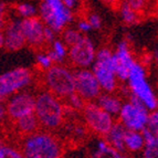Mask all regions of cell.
<instances>
[{
    "instance_id": "cell-1",
    "label": "cell",
    "mask_w": 158,
    "mask_h": 158,
    "mask_svg": "<svg viewBox=\"0 0 158 158\" xmlns=\"http://www.w3.org/2000/svg\"><path fill=\"white\" fill-rule=\"evenodd\" d=\"M21 153L28 158H58L62 155V147L49 133L33 132L24 139Z\"/></svg>"
},
{
    "instance_id": "cell-2",
    "label": "cell",
    "mask_w": 158,
    "mask_h": 158,
    "mask_svg": "<svg viewBox=\"0 0 158 158\" xmlns=\"http://www.w3.org/2000/svg\"><path fill=\"white\" fill-rule=\"evenodd\" d=\"M34 114L40 125L49 129H54L62 124L64 110L58 96L52 92H42L35 98Z\"/></svg>"
},
{
    "instance_id": "cell-3",
    "label": "cell",
    "mask_w": 158,
    "mask_h": 158,
    "mask_svg": "<svg viewBox=\"0 0 158 158\" xmlns=\"http://www.w3.org/2000/svg\"><path fill=\"white\" fill-rule=\"evenodd\" d=\"M40 16L43 23L56 32H60L73 18L71 9L61 0H43L40 5Z\"/></svg>"
},
{
    "instance_id": "cell-4",
    "label": "cell",
    "mask_w": 158,
    "mask_h": 158,
    "mask_svg": "<svg viewBox=\"0 0 158 158\" xmlns=\"http://www.w3.org/2000/svg\"><path fill=\"white\" fill-rule=\"evenodd\" d=\"M92 72L100 83L102 90L107 93L116 89V75L113 68V53L108 49H101L95 54Z\"/></svg>"
},
{
    "instance_id": "cell-5",
    "label": "cell",
    "mask_w": 158,
    "mask_h": 158,
    "mask_svg": "<svg viewBox=\"0 0 158 158\" xmlns=\"http://www.w3.org/2000/svg\"><path fill=\"white\" fill-rule=\"evenodd\" d=\"M45 84L50 92L59 98H68L75 92L73 73L60 65H52L47 69Z\"/></svg>"
},
{
    "instance_id": "cell-6",
    "label": "cell",
    "mask_w": 158,
    "mask_h": 158,
    "mask_svg": "<svg viewBox=\"0 0 158 158\" xmlns=\"http://www.w3.org/2000/svg\"><path fill=\"white\" fill-rule=\"evenodd\" d=\"M128 84L131 92L136 94L148 108V111H155L157 108V98L154 94L152 87L146 81L145 70L140 64L134 62L129 69Z\"/></svg>"
},
{
    "instance_id": "cell-7",
    "label": "cell",
    "mask_w": 158,
    "mask_h": 158,
    "mask_svg": "<svg viewBox=\"0 0 158 158\" xmlns=\"http://www.w3.org/2000/svg\"><path fill=\"white\" fill-rule=\"evenodd\" d=\"M32 82V73L27 68H17L0 75V98H7L23 90Z\"/></svg>"
},
{
    "instance_id": "cell-8",
    "label": "cell",
    "mask_w": 158,
    "mask_h": 158,
    "mask_svg": "<svg viewBox=\"0 0 158 158\" xmlns=\"http://www.w3.org/2000/svg\"><path fill=\"white\" fill-rule=\"evenodd\" d=\"M82 111L87 127L93 132L100 135H106L110 132L114 124L113 117L98 103H85Z\"/></svg>"
},
{
    "instance_id": "cell-9",
    "label": "cell",
    "mask_w": 158,
    "mask_h": 158,
    "mask_svg": "<svg viewBox=\"0 0 158 158\" xmlns=\"http://www.w3.org/2000/svg\"><path fill=\"white\" fill-rule=\"evenodd\" d=\"M75 92L81 95L84 100H93L101 94L102 87L95 77L92 70L81 68L73 73Z\"/></svg>"
},
{
    "instance_id": "cell-10",
    "label": "cell",
    "mask_w": 158,
    "mask_h": 158,
    "mask_svg": "<svg viewBox=\"0 0 158 158\" xmlns=\"http://www.w3.org/2000/svg\"><path fill=\"white\" fill-rule=\"evenodd\" d=\"M35 96L27 92H17L9 96L6 102L7 115L11 119L16 121L19 117L34 113Z\"/></svg>"
},
{
    "instance_id": "cell-11",
    "label": "cell",
    "mask_w": 158,
    "mask_h": 158,
    "mask_svg": "<svg viewBox=\"0 0 158 158\" xmlns=\"http://www.w3.org/2000/svg\"><path fill=\"white\" fill-rule=\"evenodd\" d=\"M118 114L121 123L127 129L139 131V132L146 126L149 115L147 108H138L133 105L132 103L123 104Z\"/></svg>"
},
{
    "instance_id": "cell-12",
    "label": "cell",
    "mask_w": 158,
    "mask_h": 158,
    "mask_svg": "<svg viewBox=\"0 0 158 158\" xmlns=\"http://www.w3.org/2000/svg\"><path fill=\"white\" fill-rule=\"evenodd\" d=\"M95 48L93 42L89 38L82 37L79 42L72 45L69 56L75 65L80 68H89L95 60Z\"/></svg>"
},
{
    "instance_id": "cell-13",
    "label": "cell",
    "mask_w": 158,
    "mask_h": 158,
    "mask_svg": "<svg viewBox=\"0 0 158 158\" xmlns=\"http://www.w3.org/2000/svg\"><path fill=\"white\" fill-rule=\"evenodd\" d=\"M44 23L41 19L35 17L23 18L21 20V29L26 43L32 47H39L44 43Z\"/></svg>"
},
{
    "instance_id": "cell-14",
    "label": "cell",
    "mask_w": 158,
    "mask_h": 158,
    "mask_svg": "<svg viewBox=\"0 0 158 158\" xmlns=\"http://www.w3.org/2000/svg\"><path fill=\"white\" fill-rule=\"evenodd\" d=\"M5 45L8 50L17 51L21 49L26 43L23 32L21 29V20H12L6 26L5 30Z\"/></svg>"
},
{
    "instance_id": "cell-15",
    "label": "cell",
    "mask_w": 158,
    "mask_h": 158,
    "mask_svg": "<svg viewBox=\"0 0 158 158\" xmlns=\"http://www.w3.org/2000/svg\"><path fill=\"white\" fill-rule=\"evenodd\" d=\"M127 128L122 124L121 122L119 123H116L113 124L112 128L110 129V132L106 134V140H107L114 148L118 150L119 153L123 154L126 152V146H125V134H126Z\"/></svg>"
},
{
    "instance_id": "cell-16",
    "label": "cell",
    "mask_w": 158,
    "mask_h": 158,
    "mask_svg": "<svg viewBox=\"0 0 158 158\" xmlns=\"http://www.w3.org/2000/svg\"><path fill=\"white\" fill-rule=\"evenodd\" d=\"M98 104L101 107L106 111L107 113H110L112 116L113 115H117L119 113L122 108V102L118 100L117 98L113 96V95L110 94H100L98 96Z\"/></svg>"
},
{
    "instance_id": "cell-17",
    "label": "cell",
    "mask_w": 158,
    "mask_h": 158,
    "mask_svg": "<svg viewBox=\"0 0 158 158\" xmlns=\"http://www.w3.org/2000/svg\"><path fill=\"white\" fill-rule=\"evenodd\" d=\"M16 125H17V128L21 133L29 135L37 131L40 123L38 121V117L35 116V114L31 113V114H28V115L21 116L18 119H16Z\"/></svg>"
},
{
    "instance_id": "cell-18",
    "label": "cell",
    "mask_w": 158,
    "mask_h": 158,
    "mask_svg": "<svg viewBox=\"0 0 158 158\" xmlns=\"http://www.w3.org/2000/svg\"><path fill=\"white\" fill-rule=\"evenodd\" d=\"M125 146L126 149L131 152H139L144 148V137L139 131H133V129H127L125 134Z\"/></svg>"
},
{
    "instance_id": "cell-19",
    "label": "cell",
    "mask_w": 158,
    "mask_h": 158,
    "mask_svg": "<svg viewBox=\"0 0 158 158\" xmlns=\"http://www.w3.org/2000/svg\"><path fill=\"white\" fill-rule=\"evenodd\" d=\"M94 157H113L121 158L123 157V154H121L118 150L114 148L107 140H100L98 143V150L95 152Z\"/></svg>"
},
{
    "instance_id": "cell-20",
    "label": "cell",
    "mask_w": 158,
    "mask_h": 158,
    "mask_svg": "<svg viewBox=\"0 0 158 158\" xmlns=\"http://www.w3.org/2000/svg\"><path fill=\"white\" fill-rule=\"evenodd\" d=\"M121 16L123 21L127 24H134L137 21V12L126 1H124L121 6Z\"/></svg>"
},
{
    "instance_id": "cell-21",
    "label": "cell",
    "mask_w": 158,
    "mask_h": 158,
    "mask_svg": "<svg viewBox=\"0 0 158 158\" xmlns=\"http://www.w3.org/2000/svg\"><path fill=\"white\" fill-rule=\"evenodd\" d=\"M23 157L22 153L12 146L5 145L0 140V158H21Z\"/></svg>"
},
{
    "instance_id": "cell-22",
    "label": "cell",
    "mask_w": 158,
    "mask_h": 158,
    "mask_svg": "<svg viewBox=\"0 0 158 158\" xmlns=\"http://www.w3.org/2000/svg\"><path fill=\"white\" fill-rule=\"evenodd\" d=\"M82 37H83V35H82L79 31H77V30L68 29V30L64 31L63 40L66 44L70 45V47H72V45H74L75 43L79 42L80 40L82 39Z\"/></svg>"
},
{
    "instance_id": "cell-23",
    "label": "cell",
    "mask_w": 158,
    "mask_h": 158,
    "mask_svg": "<svg viewBox=\"0 0 158 158\" xmlns=\"http://www.w3.org/2000/svg\"><path fill=\"white\" fill-rule=\"evenodd\" d=\"M19 15H21L23 18H29V17H33L37 13V9L35 7L30 3H20L17 7Z\"/></svg>"
},
{
    "instance_id": "cell-24",
    "label": "cell",
    "mask_w": 158,
    "mask_h": 158,
    "mask_svg": "<svg viewBox=\"0 0 158 158\" xmlns=\"http://www.w3.org/2000/svg\"><path fill=\"white\" fill-rule=\"evenodd\" d=\"M68 98L71 107H73L74 110H83L85 103H84V98H82L81 95H79L77 92H74L70 96H68Z\"/></svg>"
},
{
    "instance_id": "cell-25",
    "label": "cell",
    "mask_w": 158,
    "mask_h": 158,
    "mask_svg": "<svg viewBox=\"0 0 158 158\" xmlns=\"http://www.w3.org/2000/svg\"><path fill=\"white\" fill-rule=\"evenodd\" d=\"M37 62H38V64L42 69H44V70H47V69H49L50 66H52V64H53L52 60L50 59V56H48V53L47 54H45V53H39L37 56Z\"/></svg>"
},
{
    "instance_id": "cell-26",
    "label": "cell",
    "mask_w": 158,
    "mask_h": 158,
    "mask_svg": "<svg viewBox=\"0 0 158 158\" xmlns=\"http://www.w3.org/2000/svg\"><path fill=\"white\" fill-rule=\"evenodd\" d=\"M52 50L58 54L60 58L64 59L66 56V48L63 43L61 42V41H58V40H54L52 42Z\"/></svg>"
},
{
    "instance_id": "cell-27",
    "label": "cell",
    "mask_w": 158,
    "mask_h": 158,
    "mask_svg": "<svg viewBox=\"0 0 158 158\" xmlns=\"http://www.w3.org/2000/svg\"><path fill=\"white\" fill-rule=\"evenodd\" d=\"M144 157L146 158H156L158 157V145L144 146Z\"/></svg>"
},
{
    "instance_id": "cell-28",
    "label": "cell",
    "mask_w": 158,
    "mask_h": 158,
    "mask_svg": "<svg viewBox=\"0 0 158 158\" xmlns=\"http://www.w3.org/2000/svg\"><path fill=\"white\" fill-rule=\"evenodd\" d=\"M126 2L128 3L136 12H139L143 10L144 6L146 3V0H126Z\"/></svg>"
},
{
    "instance_id": "cell-29",
    "label": "cell",
    "mask_w": 158,
    "mask_h": 158,
    "mask_svg": "<svg viewBox=\"0 0 158 158\" xmlns=\"http://www.w3.org/2000/svg\"><path fill=\"white\" fill-rule=\"evenodd\" d=\"M87 21L91 24L92 29H100L102 26V20H101V17L98 15H91Z\"/></svg>"
},
{
    "instance_id": "cell-30",
    "label": "cell",
    "mask_w": 158,
    "mask_h": 158,
    "mask_svg": "<svg viewBox=\"0 0 158 158\" xmlns=\"http://www.w3.org/2000/svg\"><path fill=\"white\" fill-rule=\"evenodd\" d=\"M56 31H53L50 27L45 26L44 27V42L52 43L54 41V38H56Z\"/></svg>"
},
{
    "instance_id": "cell-31",
    "label": "cell",
    "mask_w": 158,
    "mask_h": 158,
    "mask_svg": "<svg viewBox=\"0 0 158 158\" xmlns=\"http://www.w3.org/2000/svg\"><path fill=\"white\" fill-rule=\"evenodd\" d=\"M77 29L82 32H87V31H90V30H92V27L89 23V21L82 20V21H80L79 23H77Z\"/></svg>"
},
{
    "instance_id": "cell-32",
    "label": "cell",
    "mask_w": 158,
    "mask_h": 158,
    "mask_svg": "<svg viewBox=\"0 0 158 158\" xmlns=\"http://www.w3.org/2000/svg\"><path fill=\"white\" fill-rule=\"evenodd\" d=\"M5 98H0V123L5 119L6 115H7V108H6V103H5Z\"/></svg>"
},
{
    "instance_id": "cell-33",
    "label": "cell",
    "mask_w": 158,
    "mask_h": 158,
    "mask_svg": "<svg viewBox=\"0 0 158 158\" xmlns=\"http://www.w3.org/2000/svg\"><path fill=\"white\" fill-rule=\"evenodd\" d=\"M48 56H50V59L52 60V62H54V63H60V62H62V61H63V59L60 58V56H59L53 50L49 51V52H48Z\"/></svg>"
},
{
    "instance_id": "cell-34",
    "label": "cell",
    "mask_w": 158,
    "mask_h": 158,
    "mask_svg": "<svg viewBox=\"0 0 158 158\" xmlns=\"http://www.w3.org/2000/svg\"><path fill=\"white\" fill-rule=\"evenodd\" d=\"M5 26V6L1 3L0 5V28L3 29Z\"/></svg>"
},
{
    "instance_id": "cell-35",
    "label": "cell",
    "mask_w": 158,
    "mask_h": 158,
    "mask_svg": "<svg viewBox=\"0 0 158 158\" xmlns=\"http://www.w3.org/2000/svg\"><path fill=\"white\" fill-rule=\"evenodd\" d=\"M68 8L72 9L73 7H75V5L77 3V0H61Z\"/></svg>"
},
{
    "instance_id": "cell-36",
    "label": "cell",
    "mask_w": 158,
    "mask_h": 158,
    "mask_svg": "<svg viewBox=\"0 0 158 158\" xmlns=\"http://www.w3.org/2000/svg\"><path fill=\"white\" fill-rule=\"evenodd\" d=\"M74 133L77 135V136H83V135H85V129H84V127L82 126H77L75 128H74Z\"/></svg>"
},
{
    "instance_id": "cell-37",
    "label": "cell",
    "mask_w": 158,
    "mask_h": 158,
    "mask_svg": "<svg viewBox=\"0 0 158 158\" xmlns=\"http://www.w3.org/2000/svg\"><path fill=\"white\" fill-rule=\"evenodd\" d=\"M5 45V33L3 30L0 28V48H2Z\"/></svg>"
},
{
    "instance_id": "cell-38",
    "label": "cell",
    "mask_w": 158,
    "mask_h": 158,
    "mask_svg": "<svg viewBox=\"0 0 158 158\" xmlns=\"http://www.w3.org/2000/svg\"><path fill=\"white\" fill-rule=\"evenodd\" d=\"M154 60H155L156 65L158 66V48L155 50V52H154Z\"/></svg>"
},
{
    "instance_id": "cell-39",
    "label": "cell",
    "mask_w": 158,
    "mask_h": 158,
    "mask_svg": "<svg viewBox=\"0 0 158 158\" xmlns=\"http://www.w3.org/2000/svg\"><path fill=\"white\" fill-rule=\"evenodd\" d=\"M103 1H105L106 3H116L118 2L119 0H103Z\"/></svg>"
},
{
    "instance_id": "cell-40",
    "label": "cell",
    "mask_w": 158,
    "mask_h": 158,
    "mask_svg": "<svg viewBox=\"0 0 158 158\" xmlns=\"http://www.w3.org/2000/svg\"><path fill=\"white\" fill-rule=\"evenodd\" d=\"M156 143H157V145H158V133L156 134Z\"/></svg>"
},
{
    "instance_id": "cell-41",
    "label": "cell",
    "mask_w": 158,
    "mask_h": 158,
    "mask_svg": "<svg viewBox=\"0 0 158 158\" xmlns=\"http://www.w3.org/2000/svg\"><path fill=\"white\" fill-rule=\"evenodd\" d=\"M0 5H1V2H0Z\"/></svg>"
}]
</instances>
